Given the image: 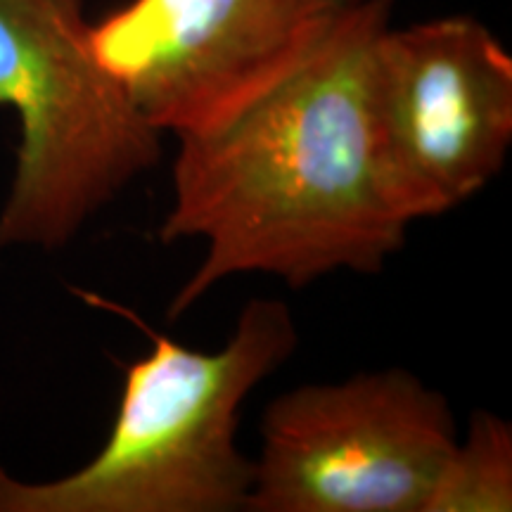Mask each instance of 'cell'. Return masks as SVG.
Segmentation results:
<instances>
[{"label": "cell", "mask_w": 512, "mask_h": 512, "mask_svg": "<svg viewBox=\"0 0 512 512\" xmlns=\"http://www.w3.org/2000/svg\"><path fill=\"white\" fill-rule=\"evenodd\" d=\"M392 0H366L292 74L219 124L181 133L159 240H202L174 294L178 320L235 275L306 287L337 271L380 273L408 223L375 152L370 69Z\"/></svg>", "instance_id": "obj_1"}, {"label": "cell", "mask_w": 512, "mask_h": 512, "mask_svg": "<svg viewBox=\"0 0 512 512\" xmlns=\"http://www.w3.org/2000/svg\"><path fill=\"white\" fill-rule=\"evenodd\" d=\"M88 29L83 0H0V105L19 121L0 249L69 245L162 152Z\"/></svg>", "instance_id": "obj_3"}, {"label": "cell", "mask_w": 512, "mask_h": 512, "mask_svg": "<svg viewBox=\"0 0 512 512\" xmlns=\"http://www.w3.org/2000/svg\"><path fill=\"white\" fill-rule=\"evenodd\" d=\"M458 441L446 396L403 368L268 403L249 512H425Z\"/></svg>", "instance_id": "obj_4"}, {"label": "cell", "mask_w": 512, "mask_h": 512, "mask_svg": "<svg viewBox=\"0 0 512 512\" xmlns=\"http://www.w3.org/2000/svg\"><path fill=\"white\" fill-rule=\"evenodd\" d=\"M366 0H128L93 53L159 133L200 131L304 64Z\"/></svg>", "instance_id": "obj_6"}, {"label": "cell", "mask_w": 512, "mask_h": 512, "mask_svg": "<svg viewBox=\"0 0 512 512\" xmlns=\"http://www.w3.org/2000/svg\"><path fill=\"white\" fill-rule=\"evenodd\" d=\"M152 351L126 368L110 437L98 456L53 482H22L0 465V512H240L252 460L238 446L240 411L299 342L290 306L252 299L226 347L197 351L147 328Z\"/></svg>", "instance_id": "obj_2"}, {"label": "cell", "mask_w": 512, "mask_h": 512, "mask_svg": "<svg viewBox=\"0 0 512 512\" xmlns=\"http://www.w3.org/2000/svg\"><path fill=\"white\" fill-rule=\"evenodd\" d=\"M512 425L475 411L465 441H456L425 512H510Z\"/></svg>", "instance_id": "obj_7"}, {"label": "cell", "mask_w": 512, "mask_h": 512, "mask_svg": "<svg viewBox=\"0 0 512 512\" xmlns=\"http://www.w3.org/2000/svg\"><path fill=\"white\" fill-rule=\"evenodd\" d=\"M377 166L408 223L453 211L501 174L512 57L475 17L382 29L370 69Z\"/></svg>", "instance_id": "obj_5"}]
</instances>
